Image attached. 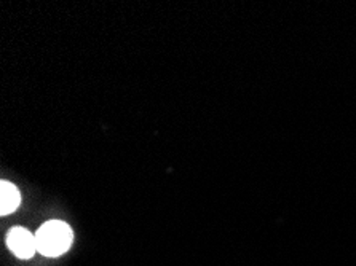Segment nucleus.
Returning a JSON list of instances; mask_svg holds the SVG:
<instances>
[{
    "mask_svg": "<svg viewBox=\"0 0 356 266\" xmlns=\"http://www.w3.org/2000/svg\"><path fill=\"white\" fill-rule=\"evenodd\" d=\"M72 240L74 233L67 224L59 220L47 222L35 233L37 252L45 255V257H59V255L69 251Z\"/></svg>",
    "mask_w": 356,
    "mask_h": 266,
    "instance_id": "f257e3e1",
    "label": "nucleus"
},
{
    "mask_svg": "<svg viewBox=\"0 0 356 266\" xmlns=\"http://www.w3.org/2000/svg\"><path fill=\"white\" fill-rule=\"evenodd\" d=\"M7 246L18 258L28 260L37 252L35 235H32L26 228H12L7 236Z\"/></svg>",
    "mask_w": 356,
    "mask_h": 266,
    "instance_id": "f03ea898",
    "label": "nucleus"
},
{
    "mask_svg": "<svg viewBox=\"0 0 356 266\" xmlns=\"http://www.w3.org/2000/svg\"><path fill=\"white\" fill-rule=\"evenodd\" d=\"M21 203V194L13 183L2 182L0 183V214L7 215L16 210Z\"/></svg>",
    "mask_w": 356,
    "mask_h": 266,
    "instance_id": "7ed1b4c3",
    "label": "nucleus"
}]
</instances>
